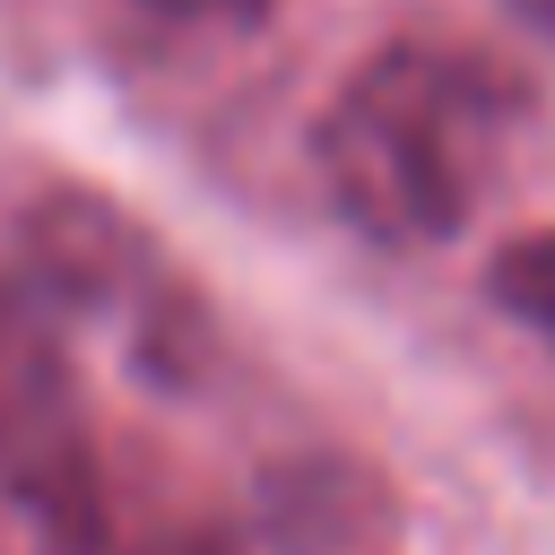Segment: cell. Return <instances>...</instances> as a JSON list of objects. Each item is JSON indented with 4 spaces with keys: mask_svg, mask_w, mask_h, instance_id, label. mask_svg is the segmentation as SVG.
Returning a JSON list of instances; mask_svg holds the SVG:
<instances>
[{
    "mask_svg": "<svg viewBox=\"0 0 555 555\" xmlns=\"http://www.w3.org/2000/svg\"><path fill=\"white\" fill-rule=\"evenodd\" d=\"M538 95L477 43L399 35L347 69V87L312 121V173L330 208L390 243L425 251L477 225V208L529 165Z\"/></svg>",
    "mask_w": 555,
    "mask_h": 555,
    "instance_id": "cell-1",
    "label": "cell"
},
{
    "mask_svg": "<svg viewBox=\"0 0 555 555\" xmlns=\"http://www.w3.org/2000/svg\"><path fill=\"white\" fill-rule=\"evenodd\" d=\"M95 477L104 442L78 408L69 347L17 286H0V512L43 546L87 503Z\"/></svg>",
    "mask_w": 555,
    "mask_h": 555,
    "instance_id": "cell-2",
    "label": "cell"
},
{
    "mask_svg": "<svg viewBox=\"0 0 555 555\" xmlns=\"http://www.w3.org/2000/svg\"><path fill=\"white\" fill-rule=\"evenodd\" d=\"M35 260H43V286L61 304H78L87 321L121 330L130 356L147 364H182V338H191V295L147 260V243L104 217L95 199H52L35 217Z\"/></svg>",
    "mask_w": 555,
    "mask_h": 555,
    "instance_id": "cell-3",
    "label": "cell"
},
{
    "mask_svg": "<svg viewBox=\"0 0 555 555\" xmlns=\"http://www.w3.org/2000/svg\"><path fill=\"white\" fill-rule=\"evenodd\" d=\"M43 555H251V546L234 538V520L191 512V503H173V494H139V486L104 460V477H95L87 503L43 538Z\"/></svg>",
    "mask_w": 555,
    "mask_h": 555,
    "instance_id": "cell-4",
    "label": "cell"
},
{
    "mask_svg": "<svg viewBox=\"0 0 555 555\" xmlns=\"http://www.w3.org/2000/svg\"><path fill=\"white\" fill-rule=\"evenodd\" d=\"M486 295L520 321V330H538V338H555V225H538V234H512L494 260H486Z\"/></svg>",
    "mask_w": 555,
    "mask_h": 555,
    "instance_id": "cell-5",
    "label": "cell"
},
{
    "mask_svg": "<svg viewBox=\"0 0 555 555\" xmlns=\"http://www.w3.org/2000/svg\"><path fill=\"white\" fill-rule=\"evenodd\" d=\"M156 17H182V26H251L269 0H147Z\"/></svg>",
    "mask_w": 555,
    "mask_h": 555,
    "instance_id": "cell-6",
    "label": "cell"
},
{
    "mask_svg": "<svg viewBox=\"0 0 555 555\" xmlns=\"http://www.w3.org/2000/svg\"><path fill=\"white\" fill-rule=\"evenodd\" d=\"M512 9H520L529 26H546V35H555V0H512Z\"/></svg>",
    "mask_w": 555,
    "mask_h": 555,
    "instance_id": "cell-7",
    "label": "cell"
}]
</instances>
